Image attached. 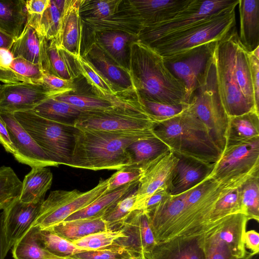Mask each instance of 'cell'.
Masks as SVG:
<instances>
[{
  "instance_id": "50",
  "label": "cell",
  "mask_w": 259,
  "mask_h": 259,
  "mask_svg": "<svg viewBox=\"0 0 259 259\" xmlns=\"http://www.w3.org/2000/svg\"><path fill=\"white\" fill-rule=\"evenodd\" d=\"M10 71L18 82L42 83L44 72L41 68L21 57H14Z\"/></svg>"
},
{
  "instance_id": "6",
  "label": "cell",
  "mask_w": 259,
  "mask_h": 259,
  "mask_svg": "<svg viewBox=\"0 0 259 259\" xmlns=\"http://www.w3.org/2000/svg\"><path fill=\"white\" fill-rule=\"evenodd\" d=\"M14 115L53 161L59 165H69L74 142L73 125L45 118L32 110Z\"/></svg>"
},
{
  "instance_id": "38",
  "label": "cell",
  "mask_w": 259,
  "mask_h": 259,
  "mask_svg": "<svg viewBox=\"0 0 259 259\" xmlns=\"http://www.w3.org/2000/svg\"><path fill=\"white\" fill-rule=\"evenodd\" d=\"M32 110L45 118L72 125L82 112L68 103L56 100L54 97L46 99Z\"/></svg>"
},
{
  "instance_id": "24",
  "label": "cell",
  "mask_w": 259,
  "mask_h": 259,
  "mask_svg": "<svg viewBox=\"0 0 259 259\" xmlns=\"http://www.w3.org/2000/svg\"><path fill=\"white\" fill-rule=\"evenodd\" d=\"M176 155L178 160L174 169L169 188V191L171 195L183 193L208 178L213 167V165Z\"/></svg>"
},
{
  "instance_id": "23",
  "label": "cell",
  "mask_w": 259,
  "mask_h": 259,
  "mask_svg": "<svg viewBox=\"0 0 259 259\" xmlns=\"http://www.w3.org/2000/svg\"><path fill=\"white\" fill-rule=\"evenodd\" d=\"M192 0H128L142 27L166 22L174 17Z\"/></svg>"
},
{
  "instance_id": "19",
  "label": "cell",
  "mask_w": 259,
  "mask_h": 259,
  "mask_svg": "<svg viewBox=\"0 0 259 259\" xmlns=\"http://www.w3.org/2000/svg\"><path fill=\"white\" fill-rule=\"evenodd\" d=\"M19 198L4 209L3 229L8 250L33 226L43 202L26 203Z\"/></svg>"
},
{
  "instance_id": "10",
  "label": "cell",
  "mask_w": 259,
  "mask_h": 259,
  "mask_svg": "<svg viewBox=\"0 0 259 259\" xmlns=\"http://www.w3.org/2000/svg\"><path fill=\"white\" fill-rule=\"evenodd\" d=\"M155 124L138 97L127 104L111 110L83 112L73 125L99 131H129L152 130Z\"/></svg>"
},
{
  "instance_id": "31",
  "label": "cell",
  "mask_w": 259,
  "mask_h": 259,
  "mask_svg": "<svg viewBox=\"0 0 259 259\" xmlns=\"http://www.w3.org/2000/svg\"><path fill=\"white\" fill-rule=\"evenodd\" d=\"M53 174L48 167H33L24 177L19 196L24 203L43 201L46 192L51 187Z\"/></svg>"
},
{
  "instance_id": "53",
  "label": "cell",
  "mask_w": 259,
  "mask_h": 259,
  "mask_svg": "<svg viewBox=\"0 0 259 259\" xmlns=\"http://www.w3.org/2000/svg\"><path fill=\"white\" fill-rule=\"evenodd\" d=\"M42 82L58 95L75 92L77 89L74 81L65 80L50 73L44 74Z\"/></svg>"
},
{
  "instance_id": "16",
  "label": "cell",
  "mask_w": 259,
  "mask_h": 259,
  "mask_svg": "<svg viewBox=\"0 0 259 259\" xmlns=\"http://www.w3.org/2000/svg\"><path fill=\"white\" fill-rule=\"evenodd\" d=\"M178 160L177 155L169 151L142 167L143 173L136 190L133 211L141 210L146 200L157 190H169Z\"/></svg>"
},
{
  "instance_id": "49",
  "label": "cell",
  "mask_w": 259,
  "mask_h": 259,
  "mask_svg": "<svg viewBox=\"0 0 259 259\" xmlns=\"http://www.w3.org/2000/svg\"><path fill=\"white\" fill-rule=\"evenodd\" d=\"M140 99L145 111L155 123L162 122L179 115L189 106V104L186 103L168 104Z\"/></svg>"
},
{
  "instance_id": "15",
  "label": "cell",
  "mask_w": 259,
  "mask_h": 259,
  "mask_svg": "<svg viewBox=\"0 0 259 259\" xmlns=\"http://www.w3.org/2000/svg\"><path fill=\"white\" fill-rule=\"evenodd\" d=\"M81 56L117 95L130 97L137 94L129 70L115 62L95 41L85 49Z\"/></svg>"
},
{
  "instance_id": "48",
  "label": "cell",
  "mask_w": 259,
  "mask_h": 259,
  "mask_svg": "<svg viewBox=\"0 0 259 259\" xmlns=\"http://www.w3.org/2000/svg\"><path fill=\"white\" fill-rule=\"evenodd\" d=\"M136 190L118 201L103 217L110 230L119 229L133 211L136 200Z\"/></svg>"
},
{
  "instance_id": "27",
  "label": "cell",
  "mask_w": 259,
  "mask_h": 259,
  "mask_svg": "<svg viewBox=\"0 0 259 259\" xmlns=\"http://www.w3.org/2000/svg\"><path fill=\"white\" fill-rule=\"evenodd\" d=\"M94 41L112 59L128 70L130 45L137 40V36L126 32L107 30L93 33Z\"/></svg>"
},
{
  "instance_id": "14",
  "label": "cell",
  "mask_w": 259,
  "mask_h": 259,
  "mask_svg": "<svg viewBox=\"0 0 259 259\" xmlns=\"http://www.w3.org/2000/svg\"><path fill=\"white\" fill-rule=\"evenodd\" d=\"M57 96V93L43 83H1L0 113L31 110L46 99Z\"/></svg>"
},
{
  "instance_id": "63",
  "label": "cell",
  "mask_w": 259,
  "mask_h": 259,
  "mask_svg": "<svg viewBox=\"0 0 259 259\" xmlns=\"http://www.w3.org/2000/svg\"><path fill=\"white\" fill-rule=\"evenodd\" d=\"M243 259H259L258 253L250 252L246 254Z\"/></svg>"
},
{
  "instance_id": "4",
  "label": "cell",
  "mask_w": 259,
  "mask_h": 259,
  "mask_svg": "<svg viewBox=\"0 0 259 259\" xmlns=\"http://www.w3.org/2000/svg\"><path fill=\"white\" fill-rule=\"evenodd\" d=\"M222 190L217 182L207 178L185 192L182 212L160 243L177 238L202 235L221 223L223 220L211 224L210 218Z\"/></svg>"
},
{
  "instance_id": "62",
  "label": "cell",
  "mask_w": 259,
  "mask_h": 259,
  "mask_svg": "<svg viewBox=\"0 0 259 259\" xmlns=\"http://www.w3.org/2000/svg\"><path fill=\"white\" fill-rule=\"evenodd\" d=\"M8 82L7 74L0 70V84L7 83Z\"/></svg>"
},
{
  "instance_id": "30",
  "label": "cell",
  "mask_w": 259,
  "mask_h": 259,
  "mask_svg": "<svg viewBox=\"0 0 259 259\" xmlns=\"http://www.w3.org/2000/svg\"><path fill=\"white\" fill-rule=\"evenodd\" d=\"M139 182V180L128 183L102 195L86 207L68 217L64 221L103 217L105 213L118 201L136 190Z\"/></svg>"
},
{
  "instance_id": "28",
  "label": "cell",
  "mask_w": 259,
  "mask_h": 259,
  "mask_svg": "<svg viewBox=\"0 0 259 259\" xmlns=\"http://www.w3.org/2000/svg\"><path fill=\"white\" fill-rule=\"evenodd\" d=\"M240 35L239 39L249 53L259 47V1L239 0Z\"/></svg>"
},
{
  "instance_id": "32",
  "label": "cell",
  "mask_w": 259,
  "mask_h": 259,
  "mask_svg": "<svg viewBox=\"0 0 259 259\" xmlns=\"http://www.w3.org/2000/svg\"><path fill=\"white\" fill-rule=\"evenodd\" d=\"M47 229L71 242L92 234L110 230L103 217L63 221Z\"/></svg>"
},
{
  "instance_id": "17",
  "label": "cell",
  "mask_w": 259,
  "mask_h": 259,
  "mask_svg": "<svg viewBox=\"0 0 259 259\" xmlns=\"http://www.w3.org/2000/svg\"><path fill=\"white\" fill-rule=\"evenodd\" d=\"M249 220L241 213L226 217L217 226L202 235L204 251L214 245L223 244L232 256L243 259L246 254L244 235Z\"/></svg>"
},
{
  "instance_id": "56",
  "label": "cell",
  "mask_w": 259,
  "mask_h": 259,
  "mask_svg": "<svg viewBox=\"0 0 259 259\" xmlns=\"http://www.w3.org/2000/svg\"><path fill=\"white\" fill-rule=\"evenodd\" d=\"M50 4V0H30L25 1L27 19L41 16Z\"/></svg>"
},
{
  "instance_id": "36",
  "label": "cell",
  "mask_w": 259,
  "mask_h": 259,
  "mask_svg": "<svg viewBox=\"0 0 259 259\" xmlns=\"http://www.w3.org/2000/svg\"><path fill=\"white\" fill-rule=\"evenodd\" d=\"M127 149L132 158V165L142 167L170 151L155 135L134 142Z\"/></svg>"
},
{
  "instance_id": "18",
  "label": "cell",
  "mask_w": 259,
  "mask_h": 259,
  "mask_svg": "<svg viewBox=\"0 0 259 259\" xmlns=\"http://www.w3.org/2000/svg\"><path fill=\"white\" fill-rule=\"evenodd\" d=\"M6 123L11 140L15 148L13 154L19 162L30 167L59 166L53 161L14 116V113H0Z\"/></svg>"
},
{
  "instance_id": "25",
  "label": "cell",
  "mask_w": 259,
  "mask_h": 259,
  "mask_svg": "<svg viewBox=\"0 0 259 259\" xmlns=\"http://www.w3.org/2000/svg\"><path fill=\"white\" fill-rule=\"evenodd\" d=\"M83 26L92 33L107 30L126 32L137 36L142 25L131 9L128 0L122 1L119 10L115 14L102 19H81Z\"/></svg>"
},
{
  "instance_id": "41",
  "label": "cell",
  "mask_w": 259,
  "mask_h": 259,
  "mask_svg": "<svg viewBox=\"0 0 259 259\" xmlns=\"http://www.w3.org/2000/svg\"><path fill=\"white\" fill-rule=\"evenodd\" d=\"M62 12L55 1L50 0L49 6L41 16L27 19L26 23L35 29L48 41H51L54 40L57 35Z\"/></svg>"
},
{
  "instance_id": "52",
  "label": "cell",
  "mask_w": 259,
  "mask_h": 259,
  "mask_svg": "<svg viewBox=\"0 0 259 259\" xmlns=\"http://www.w3.org/2000/svg\"><path fill=\"white\" fill-rule=\"evenodd\" d=\"M142 173V167L136 165H131L117 170L108 178L107 193L128 183L139 180Z\"/></svg>"
},
{
  "instance_id": "20",
  "label": "cell",
  "mask_w": 259,
  "mask_h": 259,
  "mask_svg": "<svg viewBox=\"0 0 259 259\" xmlns=\"http://www.w3.org/2000/svg\"><path fill=\"white\" fill-rule=\"evenodd\" d=\"M120 229L126 237L118 239L114 243L136 254L149 255L157 244L148 217L142 210L133 211Z\"/></svg>"
},
{
  "instance_id": "37",
  "label": "cell",
  "mask_w": 259,
  "mask_h": 259,
  "mask_svg": "<svg viewBox=\"0 0 259 259\" xmlns=\"http://www.w3.org/2000/svg\"><path fill=\"white\" fill-rule=\"evenodd\" d=\"M12 253L14 259H75L56 255L41 247L36 241L34 226L13 245Z\"/></svg>"
},
{
  "instance_id": "54",
  "label": "cell",
  "mask_w": 259,
  "mask_h": 259,
  "mask_svg": "<svg viewBox=\"0 0 259 259\" xmlns=\"http://www.w3.org/2000/svg\"><path fill=\"white\" fill-rule=\"evenodd\" d=\"M248 56L255 107L259 112V58L249 52Z\"/></svg>"
},
{
  "instance_id": "22",
  "label": "cell",
  "mask_w": 259,
  "mask_h": 259,
  "mask_svg": "<svg viewBox=\"0 0 259 259\" xmlns=\"http://www.w3.org/2000/svg\"><path fill=\"white\" fill-rule=\"evenodd\" d=\"M48 41L35 29L25 24L10 51L14 57H20L38 65L44 74L50 73L48 56Z\"/></svg>"
},
{
  "instance_id": "51",
  "label": "cell",
  "mask_w": 259,
  "mask_h": 259,
  "mask_svg": "<svg viewBox=\"0 0 259 259\" xmlns=\"http://www.w3.org/2000/svg\"><path fill=\"white\" fill-rule=\"evenodd\" d=\"M137 254L124 247L113 243L111 246L96 250L75 254V259H129Z\"/></svg>"
},
{
  "instance_id": "21",
  "label": "cell",
  "mask_w": 259,
  "mask_h": 259,
  "mask_svg": "<svg viewBox=\"0 0 259 259\" xmlns=\"http://www.w3.org/2000/svg\"><path fill=\"white\" fill-rule=\"evenodd\" d=\"M80 1L65 0L58 32L52 40L74 57L81 55L83 25L79 13Z\"/></svg>"
},
{
  "instance_id": "61",
  "label": "cell",
  "mask_w": 259,
  "mask_h": 259,
  "mask_svg": "<svg viewBox=\"0 0 259 259\" xmlns=\"http://www.w3.org/2000/svg\"><path fill=\"white\" fill-rule=\"evenodd\" d=\"M14 40L10 35L0 29V48L10 50Z\"/></svg>"
},
{
  "instance_id": "40",
  "label": "cell",
  "mask_w": 259,
  "mask_h": 259,
  "mask_svg": "<svg viewBox=\"0 0 259 259\" xmlns=\"http://www.w3.org/2000/svg\"><path fill=\"white\" fill-rule=\"evenodd\" d=\"M35 236L38 244L50 252L60 256H72L89 251L75 245L72 242L53 233L49 229L35 227Z\"/></svg>"
},
{
  "instance_id": "55",
  "label": "cell",
  "mask_w": 259,
  "mask_h": 259,
  "mask_svg": "<svg viewBox=\"0 0 259 259\" xmlns=\"http://www.w3.org/2000/svg\"><path fill=\"white\" fill-rule=\"evenodd\" d=\"M171 195L167 189H158L146 200L141 210L147 213L168 199Z\"/></svg>"
},
{
  "instance_id": "3",
  "label": "cell",
  "mask_w": 259,
  "mask_h": 259,
  "mask_svg": "<svg viewBox=\"0 0 259 259\" xmlns=\"http://www.w3.org/2000/svg\"><path fill=\"white\" fill-rule=\"evenodd\" d=\"M152 132L175 154L214 165L222 151L204 124L188 108L167 120L155 123Z\"/></svg>"
},
{
  "instance_id": "58",
  "label": "cell",
  "mask_w": 259,
  "mask_h": 259,
  "mask_svg": "<svg viewBox=\"0 0 259 259\" xmlns=\"http://www.w3.org/2000/svg\"><path fill=\"white\" fill-rule=\"evenodd\" d=\"M245 247L253 253H259V234L254 230L245 231L244 235Z\"/></svg>"
},
{
  "instance_id": "45",
  "label": "cell",
  "mask_w": 259,
  "mask_h": 259,
  "mask_svg": "<svg viewBox=\"0 0 259 259\" xmlns=\"http://www.w3.org/2000/svg\"><path fill=\"white\" fill-rule=\"evenodd\" d=\"M122 0H80L81 19H102L116 13Z\"/></svg>"
},
{
  "instance_id": "5",
  "label": "cell",
  "mask_w": 259,
  "mask_h": 259,
  "mask_svg": "<svg viewBox=\"0 0 259 259\" xmlns=\"http://www.w3.org/2000/svg\"><path fill=\"white\" fill-rule=\"evenodd\" d=\"M222 10L182 31L166 36L149 46L163 58L200 45L219 40L235 26V8Z\"/></svg>"
},
{
  "instance_id": "9",
  "label": "cell",
  "mask_w": 259,
  "mask_h": 259,
  "mask_svg": "<svg viewBox=\"0 0 259 259\" xmlns=\"http://www.w3.org/2000/svg\"><path fill=\"white\" fill-rule=\"evenodd\" d=\"M259 175V138L227 145L213 165L208 178L223 188L241 186L252 177Z\"/></svg>"
},
{
  "instance_id": "13",
  "label": "cell",
  "mask_w": 259,
  "mask_h": 259,
  "mask_svg": "<svg viewBox=\"0 0 259 259\" xmlns=\"http://www.w3.org/2000/svg\"><path fill=\"white\" fill-rule=\"evenodd\" d=\"M218 41H209L163 58L166 67L183 84L185 90V102L188 104L192 93L202 82L214 59Z\"/></svg>"
},
{
  "instance_id": "57",
  "label": "cell",
  "mask_w": 259,
  "mask_h": 259,
  "mask_svg": "<svg viewBox=\"0 0 259 259\" xmlns=\"http://www.w3.org/2000/svg\"><path fill=\"white\" fill-rule=\"evenodd\" d=\"M205 259H237L223 244H217L205 250Z\"/></svg>"
},
{
  "instance_id": "59",
  "label": "cell",
  "mask_w": 259,
  "mask_h": 259,
  "mask_svg": "<svg viewBox=\"0 0 259 259\" xmlns=\"http://www.w3.org/2000/svg\"><path fill=\"white\" fill-rule=\"evenodd\" d=\"M0 143L5 149L6 151L13 154L15 148L11 140L6 124L0 115Z\"/></svg>"
},
{
  "instance_id": "33",
  "label": "cell",
  "mask_w": 259,
  "mask_h": 259,
  "mask_svg": "<svg viewBox=\"0 0 259 259\" xmlns=\"http://www.w3.org/2000/svg\"><path fill=\"white\" fill-rule=\"evenodd\" d=\"M25 1H0V29L15 40L21 33L26 22Z\"/></svg>"
},
{
  "instance_id": "39",
  "label": "cell",
  "mask_w": 259,
  "mask_h": 259,
  "mask_svg": "<svg viewBox=\"0 0 259 259\" xmlns=\"http://www.w3.org/2000/svg\"><path fill=\"white\" fill-rule=\"evenodd\" d=\"M234 68L240 90L248 103L254 107L248 52L237 39L234 55ZM257 112L259 113L256 111Z\"/></svg>"
},
{
  "instance_id": "2",
  "label": "cell",
  "mask_w": 259,
  "mask_h": 259,
  "mask_svg": "<svg viewBox=\"0 0 259 259\" xmlns=\"http://www.w3.org/2000/svg\"><path fill=\"white\" fill-rule=\"evenodd\" d=\"M129 49L128 70L140 98L168 104H187L183 84L169 71L161 55L138 40L132 42Z\"/></svg>"
},
{
  "instance_id": "1",
  "label": "cell",
  "mask_w": 259,
  "mask_h": 259,
  "mask_svg": "<svg viewBox=\"0 0 259 259\" xmlns=\"http://www.w3.org/2000/svg\"><path fill=\"white\" fill-rule=\"evenodd\" d=\"M154 135L152 129L105 131L75 127L69 166L95 171L119 170L132 165L129 145Z\"/></svg>"
},
{
  "instance_id": "64",
  "label": "cell",
  "mask_w": 259,
  "mask_h": 259,
  "mask_svg": "<svg viewBox=\"0 0 259 259\" xmlns=\"http://www.w3.org/2000/svg\"><path fill=\"white\" fill-rule=\"evenodd\" d=\"M129 259H150V258L148 255L137 254V255H135V256H134L133 257H132Z\"/></svg>"
},
{
  "instance_id": "7",
  "label": "cell",
  "mask_w": 259,
  "mask_h": 259,
  "mask_svg": "<svg viewBox=\"0 0 259 259\" xmlns=\"http://www.w3.org/2000/svg\"><path fill=\"white\" fill-rule=\"evenodd\" d=\"M188 109L204 124L213 142L223 152L227 144L229 117L221 99L214 59L202 82L192 93Z\"/></svg>"
},
{
  "instance_id": "47",
  "label": "cell",
  "mask_w": 259,
  "mask_h": 259,
  "mask_svg": "<svg viewBox=\"0 0 259 259\" xmlns=\"http://www.w3.org/2000/svg\"><path fill=\"white\" fill-rule=\"evenodd\" d=\"M22 182L9 166L0 167V205H6L19 197Z\"/></svg>"
},
{
  "instance_id": "29",
  "label": "cell",
  "mask_w": 259,
  "mask_h": 259,
  "mask_svg": "<svg viewBox=\"0 0 259 259\" xmlns=\"http://www.w3.org/2000/svg\"><path fill=\"white\" fill-rule=\"evenodd\" d=\"M137 97L114 96L101 98L95 95H81L68 93L54 97L83 112H98L109 110L125 105Z\"/></svg>"
},
{
  "instance_id": "46",
  "label": "cell",
  "mask_w": 259,
  "mask_h": 259,
  "mask_svg": "<svg viewBox=\"0 0 259 259\" xmlns=\"http://www.w3.org/2000/svg\"><path fill=\"white\" fill-rule=\"evenodd\" d=\"M126 237L119 229L92 234L72 242L80 248L93 251L109 247L118 239Z\"/></svg>"
},
{
  "instance_id": "8",
  "label": "cell",
  "mask_w": 259,
  "mask_h": 259,
  "mask_svg": "<svg viewBox=\"0 0 259 259\" xmlns=\"http://www.w3.org/2000/svg\"><path fill=\"white\" fill-rule=\"evenodd\" d=\"M238 36L234 27L218 41L214 55L220 95L229 117L256 112L242 93L234 71V55Z\"/></svg>"
},
{
  "instance_id": "34",
  "label": "cell",
  "mask_w": 259,
  "mask_h": 259,
  "mask_svg": "<svg viewBox=\"0 0 259 259\" xmlns=\"http://www.w3.org/2000/svg\"><path fill=\"white\" fill-rule=\"evenodd\" d=\"M259 138V113L253 111L229 117L227 145L245 142Z\"/></svg>"
},
{
  "instance_id": "42",
  "label": "cell",
  "mask_w": 259,
  "mask_h": 259,
  "mask_svg": "<svg viewBox=\"0 0 259 259\" xmlns=\"http://www.w3.org/2000/svg\"><path fill=\"white\" fill-rule=\"evenodd\" d=\"M241 186L232 189L223 188L222 194L211 213L210 224L217 223L223 218L230 215L242 213Z\"/></svg>"
},
{
  "instance_id": "12",
  "label": "cell",
  "mask_w": 259,
  "mask_h": 259,
  "mask_svg": "<svg viewBox=\"0 0 259 259\" xmlns=\"http://www.w3.org/2000/svg\"><path fill=\"white\" fill-rule=\"evenodd\" d=\"M108 183V179H101L97 186L84 192L76 189L51 192L42 202L33 226L45 229L64 221L107 193Z\"/></svg>"
},
{
  "instance_id": "11",
  "label": "cell",
  "mask_w": 259,
  "mask_h": 259,
  "mask_svg": "<svg viewBox=\"0 0 259 259\" xmlns=\"http://www.w3.org/2000/svg\"><path fill=\"white\" fill-rule=\"evenodd\" d=\"M238 3L239 0H192L172 19L142 27L137 35V40L149 46L166 36L182 31Z\"/></svg>"
},
{
  "instance_id": "44",
  "label": "cell",
  "mask_w": 259,
  "mask_h": 259,
  "mask_svg": "<svg viewBox=\"0 0 259 259\" xmlns=\"http://www.w3.org/2000/svg\"><path fill=\"white\" fill-rule=\"evenodd\" d=\"M75 58L80 75L91 86L95 96L101 98L117 96L107 82L81 55Z\"/></svg>"
},
{
  "instance_id": "43",
  "label": "cell",
  "mask_w": 259,
  "mask_h": 259,
  "mask_svg": "<svg viewBox=\"0 0 259 259\" xmlns=\"http://www.w3.org/2000/svg\"><path fill=\"white\" fill-rule=\"evenodd\" d=\"M242 213L249 220L259 221V175L253 176L241 186Z\"/></svg>"
},
{
  "instance_id": "26",
  "label": "cell",
  "mask_w": 259,
  "mask_h": 259,
  "mask_svg": "<svg viewBox=\"0 0 259 259\" xmlns=\"http://www.w3.org/2000/svg\"><path fill=\"white\" fill-rule=\"evenodd\" d=\"M148 255L150 259H205L202 235L158 243Z\"/></svg>"
},
{
  "instance_id": "60",
  "label": "cell",
  "mask_w": 259,
  "mask_h": 259,
  "mask_svg": "<svg viewBox=\"0 0 259 259\" xmlns=\"http://www.w3.org/2000/svg\"><path fill=\"white\" fill-rule=\"evenodd\" d=\"M7 205H0V259H5L9 251L6 245L3 229L4 209Z\"/></svg>"
},
{
  "instance_id": "35",
  "label": "cell",
  "mask_w": 259,
  "mask_h": 259,
  "mask_svg": "<svg viewBox=\"0 0 259 259\" xmlns=\"http://www.w3.org/2000/svg\"><path fill=\"white\" fill-rule=\"evenodd\" d=\"M50 73L65 80L74 81L80 75L75 57L64 49L49 41L48 47Z\"/></svg>"
}]
</instances>
